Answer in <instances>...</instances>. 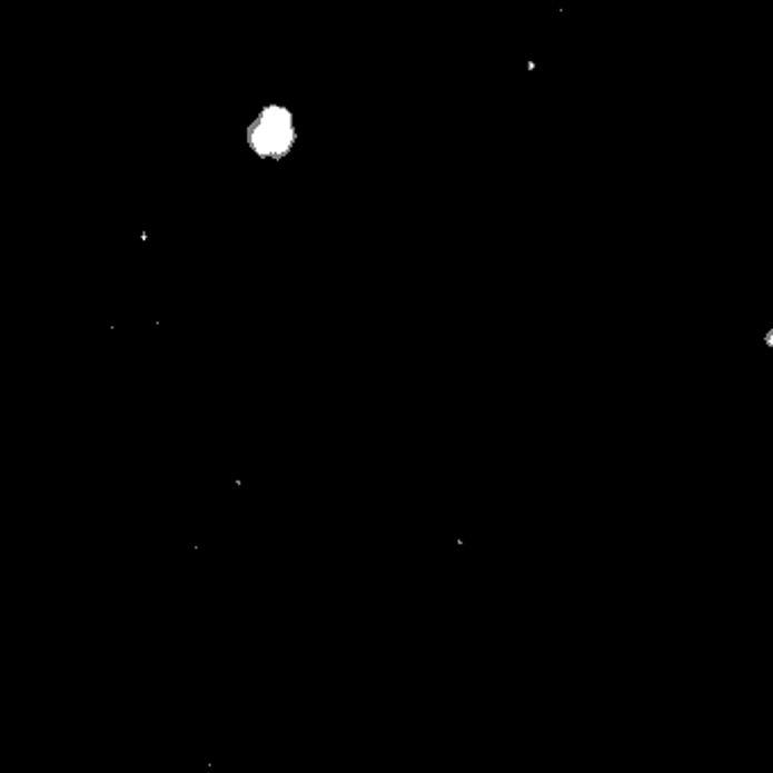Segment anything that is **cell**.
Wrapping results in <instances>:
<instances>
[{"label":"cell","instance_id":"cell-1","mask_svg":"<svg viewBox=\"0 0 773 773\" xmlns=\"http://www.w3.org/2000/svg\"><path fill=\"white\" fill-rule=\"evenodd\" d=\"M300 143L295 111L281 102L264 105L246 128V146L259 159L268 163L286 161Z\"/></svg>","mask_w":773,"mask_h":773}]
</instances>
